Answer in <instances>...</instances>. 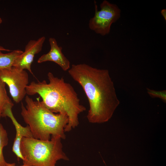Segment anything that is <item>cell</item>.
I'll return each instance as SVG.
<instances>
[{"label":"cell","instance_id":"6da1fadb","mask_svg":"<svg viewBox=\"0 0 166 166\" xmlns=\"http://www.w3.org/2000/svg\"><path fill=\"white\" fill-rule=\"evenodd\" d=\"M68 72L81 86L88 98L89 121L93 123L108 121L120 104L109 70L81 63L72 65Z\"/></svg>","mask_w":166,"mask_h":166},{"label":"cell","instance_id":"7a4b0ae2","mask_svg":"<svg viewBox=\"0 0 166 166\" xmlns=\"http://www.w3.org/2000/svg\"><path fill=\"white\" fill-rule=\"evenodd\" d=\"M47 77L48 83L45 80L31 82L26 87V94H38L45 106L51 112L66 115L69 122L64 131L69 132L78 125V115L86 110V108L80 104L72 86L63 78L55 77L50 72Z\"/></svg>","mask_w":166,"mask_h":166},{"label":"cell","instance_id":"3957f363","mask_svg":"<svg viewBox=\"0 0 166 166\" xmlns=\"http://www.w3.org/2000/svg\"><path fill=\"white\" fill-rule=\"evenodd\" d=\"M25 101L26 107L22 103L21 114L33 138L48 140L51 135L65 139L64 129L69 122L66 115L52 112L40 101L39 97L34 101L26 95Z\"/></svg>","mask_w":166,"mask_h":166},{"label":"cell","instance_id":"277c9868","mask_svg":"<svg viewBox=\"0 0 166 166\" xmlns=\"http://www.w3.org/2000/svg\"><path fill=\"white\" fill-rule=\"evenodd\" d=\"M61 139L53 136L48 140L22 138L20 149L23 164L27 166H55L59 160H68L63 151Z\"/></svg>","mask_w":166,"mask_h":166},{"label":"cell","instance_id":"5b68a950","mask_svg":"<svg viewBox=\"0 0 166 166\" xmlns=\"http://www.w3.org/2000/svg\"><path fill=\"white\" fill-rule=\"evenodd\" d=\"M98 10L95 3V14L89 22V28L96 34L104 36L108 34L112 24L121 17V10L116 4L104 0L100 5Z\"/></svg>","mask_w":166,"mask_h":166},{"label":"cell","instance_id":"8992f818","mask_svg":"<svg viewBox=\"0 0 166 166\" xmlns=\"http://www.w3.org/2000/svg\"><path fill=\"white\" fill-rule=\"evenodd\" d=\"M0 78L8 86L14 101L20 102L26 94V88L29 81L27 73L12 66L0 69Z\"/></svg>","mask_w":166,"mask_h":166},{"label":"cell","instance_id":"52a82bcc","mask_svg":"<svg viewBox=\"0 0 166 166\" xmlns=\"http://www.w3.org/2000/svg\"><path fill=\"white\" fill-rule=\"evenodd\" d=\"M45 38L42 36L37 40H30L26 46L25 51L16 60L13 66L20 70L27 69L33 75L31 65L35 55L42 50Z\"/></svg>","mask_w":166,"mask_h":166},{"label":"cell","instance_id":"ba28073f","mask_svg":"<svg viewBox=\"0 0 166 166\" xmlns=\"http://www.w3.org/2000/svg\"><path fill=\"white\" fill-rule=\"evenodd\" d=\"M49 41L50 45L49 51L41 56L38 59V62L53 61L58 65L63 71L68 70L71 67L70 62L62 53V48L58 45L54 38H50Z\"/></svg>","mask_w":166,"mask_h":166},{"label":"cell","instance_id":"9c48e42d","mask_svg":"<svg viewBox=\"0 0 166 166\" xmlns=\"http://www.w3.org/2000/svg\"><path fill=\"white\" fill-rule=\"evenodd\" d=\"M6 117H9L14 125L16 131V134L14 140L12 151L17 156L18 159L23 160V156L21 153L20 146L22 138H33L30 128L28 125L24 127L22 126L17 121L10 109L7 111Z\"/></svg>","mask_w":166,"mask_h":166},{"label":"cell","instance_id":"30bf717a","mask_svg":"<svg viewBox=\"0 0 166 166\" xmlns=\"http://www.w3.org/2000/svg\"><path fill=\"white\" fill-rule=\"evenodd\" d=\"M5 83L0 78V116L5 117L8 110L12 109L14 104L8 96Z\"/></svg>","mask_w":166,"mask_h":166},{"label":"cell","instance_id":"8fae6325","mask_svg":"<svg viewBox=\"0 0 166 166\" xmlns=\"http://www.w3.org/2000/svg\"><path fill=\"white\" fill-rule=\"evenodd\" d=\"M23 52L21 50L17 49L3 53L0 51V69L13 66L16 60Z\"/></svg>","mask_w":166,"mask_h":166},{"label":"cell","instance_id":"7c38bea8","mask_svg":"<svg viewBox=\"0 0 166 166\" xmlns=\"http://www.w3.org/2000/svg\"><path fill=\"white\" fill-rule=\"evenodd\" d=\"M8 141L7 132L0 123V166H7L8 164L5 160L2 152L4 147L7 144Z\"/></svg>","mask_w":166,"mask_h":166},{"label":"cell","instance_id":"4fadbf2b","mask_svg":"<svg viewBox=\"0 0 166 166\" xmlns=\"http://www.w3.org/2000/svg\"><path fill=\"white\" fill-rule=\"evenodd\" d=\"M147 92L150 96L153 98H159L163 101L166 102V91H156L147 88Z\"/></svg>","mask_w":166,"mask_h":166},{"label":"cell","instance_id":"5bb4252c","mask_svg":"<svg viewBox=\"0 0 166 166\" xmlns=\"http://www.w3.org/2000/svg\"><path fill=\"white\" fill-rule=\"evenodd\" d=\"M161 14L165 21H166V9H163L161 11Z\"/></svg>","mask_w":166,"mask_h":166},{"label":"cell","instance_id":"9a60e30c","mask_svg":"<svg viewBox=\"0 0 166 166\" xmlns=\"http://www.w3.org/2000/svg\"><path fill=\"white\" fill-rule=\"evenodd\" d=\"M0 51H10V50L8 49H6L2 46H0Z\"/></svg>","mask_w":166,"mask_h":166},{"label":"cell","instance_id":"2e32d148","mask_svg":"<svg viewBox=\"0 0 166 166\" xmlns=\"http://www.w3.org/2000/svg\"><path fill=\"white\" fill-rule=\"evenodd\" d=\"M7 166H16L15 165V164H9V163H8L7 165ZM26 166V165H25L24 164H23V165H22V166Z\"/></svg>","mask_w":166,"mask_h":166},{"label":"cell","instance_id":"e0dca14e","mask_svg":"<svg viewBox=\"0 0 166 166\" xmlns=\"http://www.w3.org/2000/svg\"><path fill=\"white\" fill-rule=\"evenodd\" d=\"M2 20L1 18H0V24L2 23Z\"/></svg>","mask_w":166,"mask_h":166}]
</instances>
